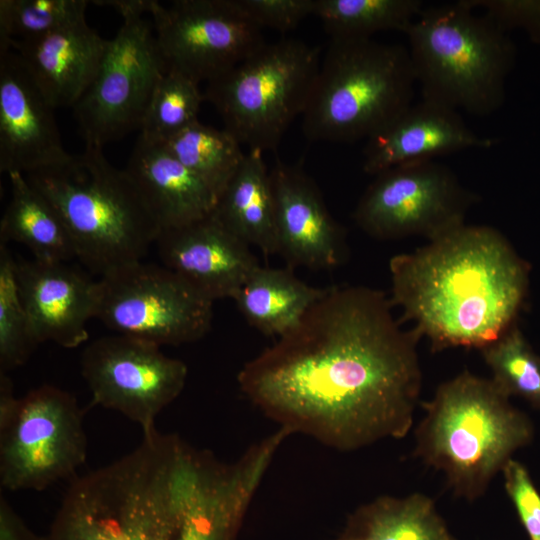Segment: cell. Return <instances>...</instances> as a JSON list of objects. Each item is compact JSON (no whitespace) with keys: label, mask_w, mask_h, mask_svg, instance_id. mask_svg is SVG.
I'll use <instances>...</instances> for the list:
<instances>
[{"label":"cell","mask_w":540,"mask_h":540,"mask_svg":"<svg viewBox=\"0 0 540 540\" xmlns=\"http://www.w3.org/2000/svg\"><path fill=\"white\" fill-rule=\"evenodd\" d=\"M7 175L11 197L0 221V244H23L40 261L65 263L75 257L69 232L51 202L24 173Z\"/></svg>","instance_id":"cell-24"},{"label":"cell","mask_w":540,"mask_h":540,"mask_svg":"<svg viewBox=\"0 0 540 540\" xmlns=\"http://www.w3.org/2000/svg\"><path fill=\"white\" fill-rule=\"evenodd\" d=\"M320 62V48L302 40L266 42L207 82L205 100L241 145L275 151L291 123L303 115Z\"/></svg>","instance_id":"cell-8"},{"label":"cell","mask_w":540,"mask_h":540,"mask_svg":"<svg viewBox=\"0 0 540 540\" xmlns=\"http://www.w3.org/2000/svg\"><path fill=\"white\" fill-rule=\"evenodd\" d=\"M332 540H456L436 510L421 493L403 498L379 496L352 512Z\"/></svg>","instance_id":"cell-25"},{"label":"cell","mask_w":540,"mask_h":540,"mask_svg":"<svg viewBox=\"0 0 540 540\" xmlns=\"http://www.w3.org/2000/svg\"><path fill=\"white\" fill-rule=\"evenodd\" d=\"M16 278L30 328L38 344L72 349L88 340L96 317L99 285L62 262L17 260Z\"/></svg>","instance_id":"cell-16"},{"label":"cell","mask_w":540,"mask_h":540,"mask_svg":"<svg viewBox=\"0 0 540 540\" xmlns=\"http://www.w3.org/2000/svg\"><path fill=\"white\" fill-rule=\"evenodd\" d=\"M204 93L199 83L174 69H167L157 83L144 115L139 137L155 143L170 138L199 121Z\"/></svg>","instance_id":"cell-28"},{"label":"cell","mask_w":540,"mask_h":540,"mask_svg":"<svg viewBox=\"0 0 540 540\" xmlns=\"http://www.w3.org/2000/svg\"><path fill=\"white\" fill-rule=\"evenodd\" d=\"M98 285L95 318L117 334L180 345L211 328L214 301L165 266L133 262L100 276Z\"/></svg>","instance_id":"cell-10"},{"label":"cell","mask_w":540,"mask_h":540,"mask_svg":"<svg viewBox=\"0 0 540 540\" xmlns=\"http://www.w3.org/2000/svg\"><path fill=\"white\" fill-rule=\"evenodd\" d=\"M326 290L301 281L290 268L259 266L233 300L251 326L279 338L300 322Z\"/></svg>","instance_id":"cell-23"},{"label":"cell","mask_w":540,"mask_h":540,"mask_svg":"<svg viewBox=\"0 0 540 540\" xmlns=\"http://www.w3.org/2000/svg\"><path fill=\"white\" fill-rule=\"evenodd\" d=\"M149 14L167 69L198 83L226 73L266 43L236 0L153 1Z\"/></svg>","instance_id":"cell-14"},{"label":"cell","mask_w":540,"mask_h":540,"mask_svg":"<svg viewBox=\"0 0 540 540\" xmlns=\"http://www.w3.org/2000/svg\"><path fill=\"white\" fill-rule=\"evenodd\" d=\"M414 455L441 471L457 496H482L511 455L533 437L529 418L491 379L464 371L422 403Z\"/></svg>","instance_id":"cell-5"},{"label":"cell","mask_w":540,"mask_h":540,"mask_svg":"<svg viewBox=\"0 0 540 540\" xmlns=\"http://www.w3.org/2000/svg\"><path fill=\"white\" fill-rule=\"evenodd\" d=\"M495 144L496 139L471 130L459 111L422 99L367 139L362 167L375 176L399 165Z\"/></svg>","instance_id":"cell-19"},{"label":"cell","mask_w":540,"mask_h":540,"mask_svg":"<svg viewBox=\"0 0 540 540\" xmlns=\"http://www.w3.org/2000/svg\"><path fill=\"white\" fill-rule=\"evenodd\" d=\"M502 472L505 490L530 540H540V494L527 469L510 459Z\"/></svg>","instance_id":"cell-33"},{"label":"cell","mask_w":540,"mask_h":540,"mask_svg":"<svg viewBox=\"0 0 540 540\" xmlns=\"http://www.w3.org/2000/svg\"><path fill=\"white\" fill-rule=\"evenodd\" d=\"M408 48L372 38H331L302 115L310 141L368 139L412 104Z\"/></svg>","instance_id":"cell-7"},{"label":"cell","mask_w":540,"mask_h":540,"mask_svg":"<svg viewBox=\"0 0 540 540\" xmlns=\"http://www.w3.org/2000/svg\"><path fill=\"white\" fill-rule=\"evenodd\" d=\"M244 14L260 28L279 32L295 29L314 15L316 0H236Z\"/></svg>","instance_id":"cell-32"},{"label":"cell","mask_w":540,"mask_h":540,"mask_svg":"<svg viewBox=\"0 0 540 540\" xmlns=\"http://www.w3.org/2000/svg\"><path fill=\"white\" fill-rule=\"evenodd\" d=\"M16 259L0 244V372L22 366L36 349L19 293Z\"/></svg>","instance_id":"cell-31"},{"label":"cell","mask_w":540,"mask_h":540,"mask_svg":"<svg viewBox=\"0 0 540 540\" xmlns=\"http://www.w3.org/2000/svg\"><path fill=\"white\" fill-rule=\"evenodd\" d=\"M477 200L448 166L434 160L413 162L375 175L353 218L376 239L421 236L433 241L465 224Z\"/></svg>","instance_id":"cell-11"},{"label":"cell","mask_w":540,"mask_h":540,"mask_svg":"<svg viewBox=\"0 0 540 540\" xmlns=\"http://www.w3.org/2000/svg\"><path fill=\"white\" fill-rule=\"evenodd\" d=\"M61 216L75 257L100 276L142 261L160 234L159 223L126 169L102 148L84 150L25 174Z\"/></svg>","instance_id":"cell-4"},{"label":"cell","mask_w":540,"mask_h":540,"mask_svg":"<svg viewBox=\"0 0 540 540\" xmlns=\"http://www.w3.org/2000/svg\"><path fill=\"white\" fill-rule=\"evenodd\" d=\"M465 0L424 8L405 34L422 99L485 117L505 100L514 63L506 32Z\"/></svg>","instance_id":"cell-6"},{"label":"cell","mask_w":540,"mask_h":540,"mask_svg":"<svg viewBox=\"0 0 540 540\" xmlns=\"http://www.w3.org/2000/svg\"><path fill=\"white\" fill-rule=\"evenodd\" d=\"M387 295L327 288L300 322L246 362L244 396L279 428L338 451L403 438L413 425L422 338L405 330Z\"/></svg>","instance_id":"cell-1"},{"label":"cell","mask_w":540,"mask_h":540,"mask_svg":"<svg viewBox=\"0 0 540 540\" xmlns=\"http://www.w3.org/2000/svg\"><path fill=\"white\" fill-rule=\"evenodd\" d=\"M122 18L94 81L73 107L85 145L103 148L140 130L154 89L167 71L152 23L143 15Z\"/></svg>","instance_id":"cell-12"},{"label":"cell","mask_w":540,"mask_h":540,"mask_svg":"<svg viewBox=\"0 0 540 540\" xmlns=\"http://www.w3.org/2000/svg\"><path fill=\"white\" fill-rule=\"evenodd\" d=\"M85 0H1L0 47L43 37L86 20Z\"/></svg>","instance_id":"cell-30"},{"label":"cell","mask_w":540,"mask_h":540,"mask_svg":"<svg viewBox=\"0 0 540 540\" xmlns=\"http://www.w3.org/2000/svg\"><path fill=\"white\" fill-rule=\"evenodd\" d=\"M81 373L95 404L121 413L145 436L157 430V416L183 391L188 368L158 345L117 334L85 347Z\"/></svg>","instance_id":"cell-13"},{"label":"cell","mask_w":540,"mask_h":540,"mask_svg":"<svg viewBox=\"0 0 540 540\" xmlns=\"http://www.w3.org/2000/svg\"><path fill=\"white\" fill-rule=\"evenodd\" d=\"M480 351L491 380L504 394L520 396L540 409V357L515 324Z\"/></svg>","instance_id":"cell-29"},{"label":"cell","mask_w":540,"mask_h":540,"mask_svg":"<svg viewBox=\"0 0 540 540\" xmlns=\"http://www.w3.org/2000/svg\"><path fill=\"white\" fill-rule=\"evenodd\" d=\"M154 0H105L92 1V3L112 7L124 17L128 15H144L149 13Z\"/></svg>","instance_id":"cell-36"},{"label":"cell","mask_w":540,"mask_h":540,"mask_svg":"<svg viewBox=\"0 0 540 540\" xmlns=\"http://www.w3.org/2000/svg\"><path fill=\"white\" fill-rule=\"evenodd\" d=\"M42 94L13 50L0 52V171L24 174L66 160L54 117Z\"/></svg>","instance_id":"cell-15"},{"label":"cell","mask_w":540,"mask_h":540,"mask_svg":"<svg viewBox=\"0 0 540 540\" xmlns=\"http://www.w3.org/2000/svg\"><path fill=\"white\" fill-rule=\"evenodd\" d=\"M473 9H481L500 29L524 28L540 44V1L465 0Z\"/></svg>","instance_id":"cell-34"},{"label":"cell","mask_w":540,"mask_h":540,"mask_svg":"<svg viewBox=\"0 0 540 540\" xmlns=\"http://www.w3.org/2000/svg\"><path fill=\"white\" fill-rule=\"evenodd\" d=\"M214 216L265 257L278 254L275 200L270 171L260 150H248L224 191Z\"/></svg>","instance_id":"cell-22"},{"label":"cell","mask_w":540,"mask_h":540,"mask_svg":"<svg viewBox=\"0 0 540 540\" xmlns=\"http://www.w3.org/2000/svg\"><path fill=\"white\" fill-rule=\"evenodd\" d=\"M109 40L86 20L28 41H11L13 50L54 109L72 108L94 81Z\"/></svg>","instance_id":"cell-20"},{"label":"cell","mask_w":540,"mask_h":540,"mask_svg":"<svg viewBox=\"0 0 540 540\" xmlns=\"http://www.w3.org/2000/svg\"><path fill=\"white\" fill-rule=\"evenodd\" d=\"M125 169L142 192L161 231L191 224L215 210L216 194L162 143L138 137Z\"/></svg>","instance_id":"cell-21"},{"label":"cell","mask_w":540,"mask_h":540,"mask_svg":"<svg viewBox=\"0 0 540 540\" xmlns=\"http://www.w3.org/2000/svg\"><path fill=\"white\" fill-rule=\"evenodd\" d=\"M278 450L264 438L223 462L156 430L74 477L44 540H237Z\"/></svg>","instance_id":"cell-2"},{"label":"cell","mask_w":540,"mask_h":540,"mask_svg":"<svg viewBox=\"0 0 540 540\" xmlns=\"http://www.w3.org/2000/svg\"><path fill=\"white\" fill-rule=\"evenodd\" d=\"M393 307L400 323L431 342L434 351L482 349L515 323L527 270L495 228L463 224L389 262Z\"/></svg>","instance_id":"cell-3"},{"label":"cell","mask_w":540,"mask_h":540,"mask_svg":"<svg viewBox=\"0 0 540 540\" xmlns=\"http://www.w3.org/2000/svg\"><path fill=\"white\" fill-rule=\"evenodd\" d=\"M87 457L83 411L69 392L42 385L18 398L0 372V485L41 491L72 480Z\"/></svg>","instance_id":"cell-9"},{"label":"cell","mask_w":540,"mask_h":540,"mask_svg":"<svg viewBox=\"0 0 540 540\" xmlns=\"http://www.w3.org/2000/svg\"><path fill=\"white\" fill-rule=\"evenodd\" d=\"M162 144L216 194L217 200L246 154L239 141L228 131L200 121Z\"/></svg>","instance_id":"cell-26"},{"label":"cell","mask_w":540,"mask_h":540,"mask_svg":"<svg viewBox=\"0 0 540 540\" xmlns=\"http://www.w3.org/2000/svg\"><path fill=\"white\" fill-rule=\"evenodd\" d=\"M0 540H44V536L26 525L3 495L0 496Z\"/></svg>","instance_id":"cell-35"},{"label":"cell","mask_w":540,"mask_h":540,"mask_svg":"<svg viewBox=\"0 0 540 540\" xmlns=\"http://www.w3.org/2000/svg\"><path fill=\"white\" fill-rule=\"evenodd\" d=\"M278 254L290 269L334 268L343 258L344 230L328 211L312 179L298 166L277 160L270 171Z\"/></svg>","instance_id":"cell-17"},{"label":"cell","mask_w":540,"mask_h":540,"mask_svg":"<svg viewBox=\"0 0 540 540\" xmlns=\"http://www.w3.org/2000/svg\"><path fill=\"white\" fill-rule=\"evenodd\" d=\"M155 244L163 266L212 301L233 299L260 266L250 246L213 213L191 224L162 230Z\"/></svg>","instance_id":"cell-18"},{"label":"cell","mask_w":540,"mask_h":540,"mask_svg":"<svg viewBox=\"0 0 540 540\" xmlns=\"http://www.w3.org/2000/svg\"><path fill=\"white\" fill-rule=\"evenodd\" d=\"M424 9L421 0H316L318 17L331 38H372L381 31L403 33Z\"/></svg>","instance_id":"cell-27"}]
</instances>
